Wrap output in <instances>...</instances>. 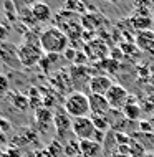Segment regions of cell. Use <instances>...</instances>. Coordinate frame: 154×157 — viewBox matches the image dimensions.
<instances>
[{"mask_svg": "<svg viewBox=\"0 0 154 157\" xmlns=\"http://www.w3.org/2000/svg\"><path fill=\"white\" fill-rule=\"evenodd\" d=\"M63 109L66 111V114L71 119L76 117H88L89 111V101H88V94L81 91H71L70 94L65 98L63 103Z\"/></svg>", "mask_w": 154, "mask_h": 157, "instance_id": "obj_2", "label": "cell"}, {"mask_svg": "<svg viewBox=\"0 0 154 157\" xmlns=\"http://www.w3.org/2000/svg\"><path fill=\"white\" fill-rule=\"evenodd\" d=\"M71 131L78 137V141H95L96 127L91 121V116L73 119L71 121Z\"/></svg>", "mask_w": 154, "mask_h": 157, "instance_id": "obj_5", "label": "cell"}, {"mask_svg": "<svg viewBox=\"0 0 154 157\" xmlns=\"http://www.w3.org/2000/svg\"><path fill=\"white\" fill-rule=\"evenodd\" d=\"M106 119H108L109 127L114 129L116 132H123V129H124L126 124H128V119L124 117L123 111H116V109H111L108 113V116H106Z\"/></svg>", "mask_w": 154, "mask_h": 157, "instance_id": "obj_15", "label": "cell"}, {"mask_svg": "<svg viewBox=\"0 0 154 157\" xmlns=\"http://www.w3.org/2000/svg\"><path fill=\"white\" fill-rule=\"evenodd\" d=\"M7 142V137H5V132H0V144H5Z\"/></svg>", "mask_w": 154, "mask_h": 157, "instance_id": "obj_31", "label": "cell"}, {"mask_svg": "<svg viewBox=\"0 0 154 157\" xmlns=\"http://www.w3.org/2000/svg\"><path fill=\"white\" fill-rule=\"evenodd\" d=\"M129 98L131 96L128 93V90L124 86H121V84H113L111 90L106 93V99H108L111 109H116V111H123V108L128 104Z\"/></svg>", "mask_w": 154, "mask_h": 157, "instance_id": "obj_6", "label": "cell"}, {"mask_svg": "<svg viewBox=\"0 0 154 157\" xmlns=\"http://www.w3.org/2000/svg\"><path fill=\"white\" fill-rule=\"evenodd\" d=\"M149 124H151V129H152V134H154V116L149 119Z\"/></svg>", "mask_w": 154, "mask_h": 157, "instance_id": "obj_32", "label": "cell"}, {"mask_svg": "<svg viewBox=\"0 0 154 157\" xmlns=\"http://www.w3.org/2000/svg\"><path fill=\"white\" fill-rule=\"evenodd\" d=\"M141 113H143V109H141L139 103L134 99V98H129L128 104L123 108V114H124V117L128 121H139L141 119Z\"/></svg>", "mask_w": 154, "mask_h": 157, "instance_id": "obj_16", "label": "cell"}, {"mask_svg": "<svg viewBox=\"0 0 154 157\" xmlns=\"http://www.w3.org/2000/svg\"><path fill=\"white\" fill-rule=\"evenodd\" d=\"M149 83H151V86L154 88V73H152L151 76H149Z\"/></svg>", "mask_w": 154, "mask_h": 157, "instance_id": "obj_33", "label": "cell"}, {"mask_svg": "<svg viewBox=\"0 0 154 157\" xmlns=\"http://www.w3.org/2000/svg\"><path fill=\"white\" fill-rule=\"evenodd\" d=\"M8 33H10V30H8V27L5 23H0V43H3V40L8 36Z\"/></svg>", "mask_w": 154, "mask_h": 157, "instance_id": "obj_27", "label": "cell"}, {"mask_svg": "<svg viewBox=\"0 0 154 157\" xmlns=\"http://www.w3.org/2000/svg\"><path fill=\"white\" fill-rule=\"evenodd\" d=\"M143 157H154V154H146V155H143Z\"/></svg>", "mask_w": 154, "mask_h": 157, "instance_id": "obj_36", "label": "cell"}, {"mask_svg": "<svg viewBox=\"0 0 154 157\" xmlns=\"http://www.w3.org/2000/svg\"><path fill=\"white\" fill-rule=\"evenodd\" d=\"M3 8H5V12H17L14 2H5L3 3Z\"/></svg>", "mask_w": 154, "mask_h": 157, "instance_id": "obj_30", "label": "cell"}, {"mask_svg": "<svg viewBox=\"0 0 154 157\" xmlns=\"http://www.w3.org/2000/svg\"><path fill=\"white\" fill-rule=\"evenodd\" d=\"M0 60L8 68H20L18 60V46H14L12 43H0Z\"/></svg>", "mask_w": 154, "mask_h": 157, "instance_id": "obj_9", "label": "cell"}, {"mask_svg": "<svg viewBox=\"0 0 154 157\" xmlns=\"http://www.w3.org/2000/svg\"><path fill=\"white\" fill-rule=\"evenodd\" d=\"M85 53H86L88 60H93V61H105L109 58V48L106 46V43L100 38L93 41H88L85 45Z\"/></svg>", "mask_w": 154, "mask_h": 157, "instance_id": "obj_7", "label": "cell"}, {"mask_svg": "<svg viewBox=\"0 0 154 157\" xmlns=\"http://www.w3.org/2000/svg\"><path fill=\"white\" fill-rule=\"evenodd\" d=\"M8 129H10V122L5 121V119H0V131H2V132H7Z\"/></svg>", "mask_w": 154, "mask_h": 157, "instance_id": "obj_29", "label": "cell"}, {"mask_svg": "<svg viewBox=\"0 0 154 157\" xmlns=\"http://www.w3.org/2000/svg\"><path fill=\"white\" fill-rule=\"evenodd\" d=\"M35 119H37V124H38V127H40V131L46 132V131L50 129V126L53 124L55 116L51 114V111L46 108V106H40V108L35 111Z\"/></svg>", "mask_w": 154, "mask_h": 157, "instance_id": "obj_14", "label": "cell"}, {"mask_svg": "<svg viewBox=\"0 0 154 157\" xmlns=\"http://www.w3.org/2000/svg\"><path fill=\"white\" fill-rule=\"evenodd\" d=\"M75 63H80V66H83V63H86L88 61V56H86V53L85 52H76L75 55Z\"/></svg>", "mask_w": 154, "mask_h": 157, "instance_id": "obj_26", "label": "cell"}, {"mask_svg": "<svg viewBox=\"0 0 154 157\" xmlns=\"http://www.w3.org/2000/svg\"><path fill=\"white\" fill-rule=\"evenodd\" d=\"M0 157H2V152H0Z\"/></svg>", "mask_w": 154, "mask_h": 157, "instance_id": "obj_37", "label": "cell"}, {"mask_svg": "<svg viewBox=\"0 0 154 157\" xmlns=\"http://www.w3.org/2000/svg\"><path fill=\"white\" fill-rule=\"evenodd\" d=\"M80 152L85 157H98L101 152V144L96 141H80Z\"/></svg>", "mask_w": 154, "mask_h": 157, "instance_id": "obj_17", "label": "cell"}, {"mask_svg": "<svg viewBox=\"0 0 154 157\" xmlns=\"http://www.w3.org/2000/svg\"><path fill=\"white\" fill-rule=\"evenodd\" d=\"M109 157H129V155H123V154H113V155H109Z\"/></svg>", "mask_w": 154, "mask_h": 157, "instance_id": "obj_34", "label": "cell"}, {"mask_svg": "<svg viewBox=\"0 0 154 157\" xmlns=\"http://www.w3.org/2000/svg\"><path fill=\"white\" fill-rule=\"evenodd\" d=\"M128 154H129V157H143L146 155V147L138 141H131L128 144Z\"/></svg>", "mask_w": 154, "mask_h": 157, "instance_id": "obj_20", "label": "cell"}, {"mask_svg": "<svg viewBox=\"0 0 154 157\" xmlns=\"http://www.w3.org/2000/svg\"><path fill=\"white\" fill-rule=\"evenodd\" d=\"M53 126L57 129V132L60 137H65L68 129H71V121H70V116L66 114L65 109H60V111L55 114V119H53Z\"/></svg>", "mask_w": 154, "mask_h": 157, "instance_id": "obj_13", "label": "cell"}, {"mask_svg": "<svg viewBox=\"0 0 154 157\" xmlns=\"http://www.w3.org/2000/svg\"><path fill=\"white\" fill-rule=\"evenodd\" d=\"M8 86H10V81L5 75H0V94H5L8 91Z\"/></svg>", "mask_w": 154, "mask_h": 157, "instance_id": "obj_25", "label": "cell"}, {"mask_svg": "<svg viewBox=\"0 0 154 157\" xmlns=\"http://www.w3.org/2000/svg\"><path fill=\"white\" fill-rule=\"evenodd\" d=\"M32 13L35 17V20L38 23H45V22H50L51 17H53V12H51V8L48 3L45 2H35L32 3Z\"/></svg>", "mask_w": 154, "mask_h": 157, "instance_id": "obj_12", "label": "cell"}, {"mask_svg": "<svg viewBox=\"0 0 154 157\" xmlns=\"http://www.w3.org/2000/svg\"><path fill=\"white\" fill-rule=\"evenodd\" d=\"M91 121L95 124L96 131H101V132H106L109 129V124H108V119L106 116H91Z\"/></svg>", "mask_w": 154, "mask_h": 157, "instance_id": "obj_22", "label": "cell"}, {"mask_svg": "<svg viewBox=\"0 0 154 157\" xmlns=\"http://www.w3.org/2000/svg\"><path fill=\"white\" fill-rule=\"evenodd\" d=\"M151 13H152V18H154V2H151Z\"/></svg>", "mask_w": 154, "mask_h": 157, "instance_id": "obj_35", "label": "cell"}, {"mask_svg": "<svg viewBox=\"0 0 154 157\" xmlns=\"http://www.w3.org/2000/svg\"><path fill=\"white\" fill-rule=\"evenodd\" d=\"M139 129H141V132H144V131H146V134H152V129H151L149 121H141L139 122Z\"/></svg>", "mask_w": 154, "mask_h": 157, "instance_id": "obj_28", "label": "cell"}, {"mask_svg": "<svg viewBox=\"0 0 154 157\" xmlns=\"http://www.w3.org/2000/svg\"><path fill=\"white\" fill-rule=\"evenodd\" d=\"M18 18H20V22L25 23L28 28H35V25L38 23L35 20V17H33V13H32V7H30V5L23 7V10L18 13Z\"/></svg>", "mask_w": 154, "mask_h": 157, "instance_id": "obj_19", "label": "cell"}, {"mask_svg": "<svg viewBox=\"0 0 154 157\" xmlns=\"http://www.w3.org/2000/svg\"><path fill=\"white\" fill-rule=\"evenodd\" d=\"M43 58H45V52L41 50L40 43L23 41L18 46V60L23 68H33V66L40 65Z\"/></svg>", "mask_w": 154, "mask_h": 157, "instance_id": "obj_4", "label": "cell"}, {"mask_svg": "<svg viewBox=\"0 0 154 157\" xmlns=\"http://www.w3.org/2000/svg\"><path fill=\"white\" fill-rule=\"evenodd\" d=\"M134 43H136V48L139 52L154 55V30L138 32L134 36Z\"/></svg>", "mask_w": 154, "mask_h": 157, "instance_id": "obj_11", "label": "cell"}, {"mask_svg": "<svg viewBox=\"0 0 154 157\" xmlns=\"http://www.w3.org/2000/svg\"><path fill=\"white\" fill-rule=\"evenodd\" d=\"M68 45H70V38L57 27H50L40 33V46L45 55L65 53L68 50Z\"/></svg>", "mask_w": 154, "mask_h": 157, "instance_id": "obj_1", "label": "cell"}, {"mask_svg": "<svg viewBox=\"0 0 154 157\" xmlns=\"http://www.w3.org/2000/svg\"><path fill=\"white\" fill-rule=\"evenodd\" d=\"M113 79H111L109 75H95L91 76V79H89V91L93 93V94H101V96H106V93L111 90V86H113Z\"/></svg>", "mask_w": 154, "mask_h": 157, "instance_id": "obj_8", "label": "cell"}, {"mask_svg": "<svg viewBox=\"0 0 154 157\" xmlns=\"http://www.w3.org/2000/svg\"><path fill=\"white\" fill-rule=\"evenodd\" d=\"M88 101H89V111L91 116H108V113L111 111V106L106 99V96L101 94H88Z\"/></svg>", "mask_w": 154, "mask_h": 157, "instance_id": "obj_10", "label": "cell"}, {"mask_svg": "<svg viewBox=\"0 0 154 157\" xmlns=\"http://www.w3.org/2000/svg\"><path fill=\"white\" fill-rule=\"evenodd\" d=\"M128 22L138 32L151 30V27L154 23V18L151 13V2H136L132 5V13Z\"/></svg>", "mask_w": 154, "mask_h": 157, "instance_id": "obj_3", "label": "cell"}, {"mask_svg": "<svg viewBox=\"0 0 154 157\" xmlns=\"http://www.w3.org/2000/svg\"><path fill=\"white\" fill-rule=\"evenodd\" d=\"M63 10L73 12V13L83 17L86 13V3H83V2H66L65 5H63Z\"/></svg>", "mask_w": 154, "mask_h": 157, "instance_id": "obj_21", "label": "cell"}, {"mask_svg": "<svg viewBox=\"0 0 154 157\" xmlns=\"http://www.w3.org/2000/svg\"><path fill=\"white\" fill-rule=\"evenodd\" d=\"M46 151H48V154L51 157H61V154L65 152V147H63L58 141H51L50 146L46 147Z\"/></svg>", "mask_w": 154, "mask_h": 157, "instance_id": "obj_23", "label": "cell"}, {"mask_svg": "<svg viewBox=\"0 0 154 157\" xmlns=\"http://www.w3.org/2000/svg\"><path fill=\"white\" fill-rule=\"evenodd\" d=\"M10 103H12V108L18 109V111H27L28 109V96L22 94V93H14V94L10 96Z\"/></svg>", "mask_w": 154, "mask_h": 157, "instance_id": "obj_18", "label": "cell"}, {"mask_svg": "<svg viewBox=\"0 0 154 157\" xmlns=\"http://www.w3.org/2000/svg\"><path fill=\"white\" fill-rule=\"evenodd\" d=\"M101 65H105V66H101V68L108 70L109 73H116V71L119 70V63L114 61V60H111V58H108V60H105V61H101Z\"/></svg>", "mask_w": 154, "mask_h": 157, "instance_id": "obj_24", "label": "cell"}]
</instances>
